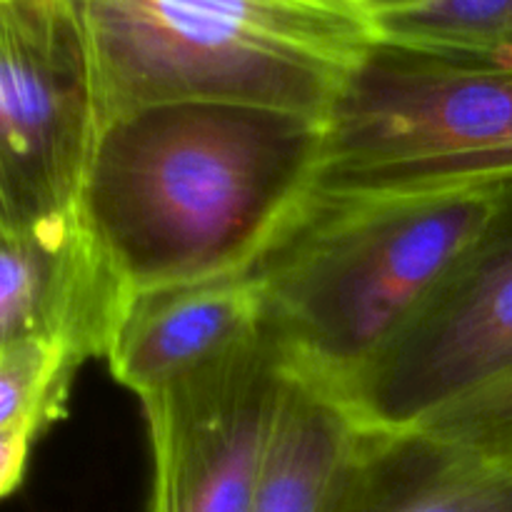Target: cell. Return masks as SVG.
Instances as JSON below:
<instances>
[{
	"instance_id": "cell-1",
	"label": "cell",
	"mask_w": 512,
	"mask_h": 512,
	"mask_svg": "<svg viewBox=\"0 0 512 512\" xmlns=\"http://www.w3.org/2000/svg\"><path fill=\"white\" fill-rule=\"evenodd\" d=\"M323 120L163 103L98 130L80 215L133 290L250 273L315 193Z\"/></svg>"
},
{
	"instance_id": "cell-2",
	"label": "cell",
	"mask_w": 512,
	"mask_h": 512,
	"mask_svg": "<svg viewBox=\"0 0 512 512\" xmlns=\"http://www.w3.org/2000/svg\"><path fill=\"white\" fill-rule=\"evenodd\" d=\"M88 60L95 135L163 103L323 120L378 45L365 0H63Z\"/></svg>"
},
{
	"instance_id": "cell-3",
	"label": "cell",
	"mask_w": 512,
	"mask_h": 512,
	"mask_svg": "<svg viewBox=\"0 0 512 512\" xmlns=\"http://www.w3.org/2000/svg\"><path fill=\"white\" fill-rule=\"evenodd\" d=\"M505 193L315 190L250 270L283 368L333 395L345 388L488 228Z\"/></svg>"
},
{
	"instance_id": "cell-4",
	"label": "cell",
	"mask_w": 512,
	"mask_h": 512,
	"mask_svg": "<svg viewBox=\"0 0 512 512\" xmlns=\"http://www.w3.org/2000/svg\"><path fill=\"white\" fill-rule=\"evenodd\" d=\"M315 190H512V65L378 43L325 113Z\"/></svg>"
},
{
	"instance_id": "cell-5",
	"label": "cell",
	"mask_w": 512,
	"mask_h": 512,
	"mask_svg": "<svg viewBox=\"0 0 512 512\" xmlns=\"http://www.w3.org/2000/svg\"><path fill=\"white\" fill-rule=\"evenodd\" d=\"M510 373L512 190L393 343L335 398L365 433H415Z\"/></svg>"
},
{
	"instance_id": "cell-6",
	"label": "cell",
	"mask_w": 512,
	"mask_h": 512,
	"mask_svg": "<svg viewBox=\"0 0 512 512\" xmlns=\"http://www.w3.org/2000/svg\"><path fill=\"white\" fill-rule=\"evenodd\" d=\"M93 143L88 60L63 0L0 3V225L78 208Z\"/></svg>"
},
{
	"instance_id": "cell-7",
	"label": "cell",
	"mask_w": 512,
	"mask_h": 512,
	"mask_svg": "<svg viewBox=\"0 0 512 512\" xmlns=\"http://www.w3.org/2000/svg\"><path fill=\"white\" fill-rule=\"evenodd\" d=\"M285 373L273 343L140 400L150 440L148 512H248Z\"/></svg>"
},
{
	"instance_id": "cell-8",
	"label": "cell",
	"mask_w": 512,
	"mask_h": 512,
	"mask_svg": "<svg viewBox=\"0 0 512 512\" xmlns=\"http://www.w3.org/2000/svg\"><path fill=\"white\" fill-rule=\"evenodd\" d=\"M133 295L80 208L3 225L0 343L50 340L80 365L108 358Z\"/></svg>"
},
{
	"instance_id": "cell-9",
	"label": "cell",
	"mask_w": 512,
	"mask_h": 512,
	"mask_svg": "<svg viewBox=\"0 0 512 512\" xmlns=\"http://www.w3.org/2000/svg\"><path fill=\"white\" fill-rule=\"evenodd\" d=\"M265 340V310L253 273L135 290L108 365L138 395L168 390L228 363Z\"/></svg>"
},
{
	"instance_id": "cell-10",
	"label": "cell",
	"mask_w": 512,
	"mask_h": 512,
	"mask_svg": "<svg viewBox=\"0 0 512 512\" xmlns=\"http://www.w3.org/2000/svg\"><path fill=\"white\" fill-rule=\"evenodd\" d=\"M335 512H512V473L428 430L365 433Z\"/></svg>"
},
{
	"instance_id": "cell-11",
	"label": "cell",
	"mask_w": 512,
	"mask_h": 512,
	"mask_svg": "<svg viewBox=\"0 0 512 512\" xmlns=\"http://www.w3.org/2000/svg\"><path fill=\"white\" fill-rule=\"evenodd\" d=\"M363 440L335 395L288 373L248 512H335Z\"/></svg>"
},
{
	"instance_id": "cell-12",
	"label": "cell",
	"mask_w": 512,
	"mask_h": 512,
	"mask_svg": "<svg viewBox=\"0 0 512 512\" xmlns=\"http://www.w3.org/2000/svg\"><path fill=\"white\" fill-rule=\"evenodd\" d=\"M78 360L38 338L0 343V490L23 485L33 445L63 418Z\"/></svg>"
},
{
	"instance_id": "cell-13",
	"label": "cell",
	"mask_w": 512,
	"mask_h": 512,
	"mask_svg": "<svg viewBox=\"0 0 512 512\" xmlns=\"http://www.w3.org/2000/svg\"><path fill=\"white\" fill-rule=\"evenodd\" d=\"M378 43L512 65V0H365Z\"/></svg>"
},
{
	"instance_id": "cell-14",
	"label": "cell",
	"mask_w": 512,
	"mask_h": 512,
	"mask_svg": "<svg viewBox=\"0 0 512 512\" xmlns=\"http://www.w3.org/2000/svg\"><path fill=\"white\" fill-rule=\"evenodd\" d=\"M423 430L468 445L512 473V373Z\"/></svg>"
},
{
	"instance_id": "cell-15",
	"label": "cell",
	"mask_w": 512,
	"mask_h": 512,
	"mask_svg": "<svg viewBox=\"0 0 512 512\" xmlns=\"http://www.w3.org/2000/svg\"><path fill=\"white\" fill-rule=\"evenodd\" d=\"M0 3H10V0H0Z\"/></svg>"
}]
</instances>
